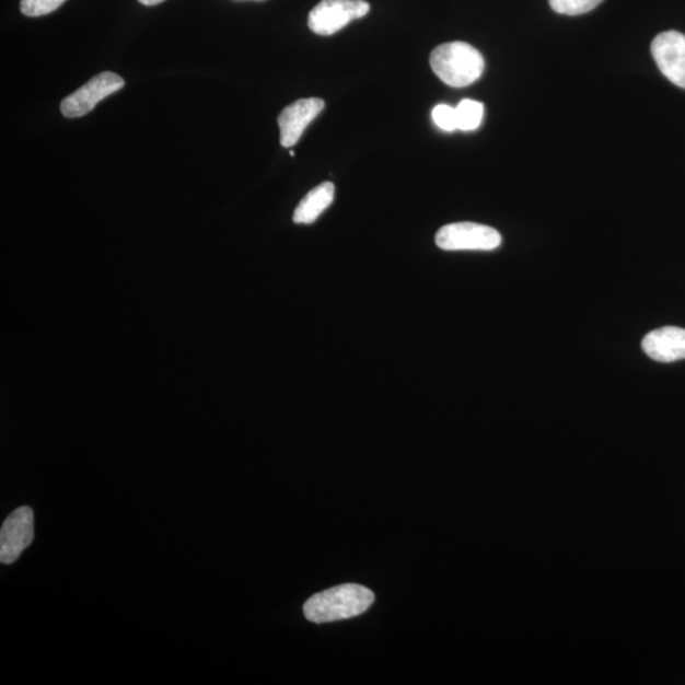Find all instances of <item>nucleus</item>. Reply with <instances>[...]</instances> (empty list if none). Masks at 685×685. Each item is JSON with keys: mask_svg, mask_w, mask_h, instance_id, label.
I'll list each match as a JSON object with an SVG mask.
<instances>
[{"mask_svg": "<svg viewBox=\"0 0 685 685\" xmlns=\"http://www.w3.org/2000/svg\"><path fill=\"white\" fill-rule=\"evenodd\" d=\"M324 106L325 103L321 98L300 100L287 106L278 116L281 146L283 148L297 146L306 127L322 113Z\"/></svg>", "mask_w": 685, "mask_h": 685, "instance_id": "nucleus-8", "label": "nucleus"}, {"mask_svg": "<svg viewBox=\"0 0 685 685\" xmlns=\"http://www.w3.org/2000/svg\"><path fill=\"white\" fill-rule=\"evenodd\" d=\"M642 349L651 360L658 362L685 360V329L665 326L652 330L643 338Z\"/></svg>", "mask_w": 685, "mask_h": 685, "instance_id": "nucleus-9", "label": "nucleus"}, {"mask_svg": "<svg viewBox=\"0 0 685 685\" xmlns=\"http://www.w3.org/2000/svg\"><path fill=\"white\" fill-rule=\"evenodd\" d=\"M34 511L30 507L15 509L0 530V561L10 565L32 544L35 537Z\"/></svg>", "mask_w": 685, "mask_h": 685, "instance_id": "nucleus-6", "label": "nucleus"}, {"mask_svg": "<svg viewBox=\"0 0 685 685\" xmlns=\"http://www.w3.org/2000/svg\"><path fill=\"white\" fill-rule=\"evenodd\" d=\"M125 81L121 77L105 71L91 79L90 82L79 88L77 92L68 95L61 102V114L68 118L83 117L91 113L102 100L123 90Z\"/></svg>", "mask_w": 685, "mask_h": 685, "instance_id": "nucleus-5", "label": "nucleus"}, {"mask_svg": "<svg viewBox=\"0 0 685 685\" xmlns=\"http://www.w3.org/2000/svg\"><path fill=\"white\" fill-rule=\"evenodd\" d=\"M651 54L661 73L685 90V35L676 31L663 32L652 42Z\"/></svg>", "mask_w": 685, "mask_h": 685, "instance_id": "nucleus-7", "label": "nucleus"}, {"mask_svg": "<svg viewBox=\"0 0 685 685\" xmlns=\"http://www.w3.org/2000/svg\"><path fill=\"white\" fill-rule=\"evenodd\" d=\"M432 118L434 124L443 131L452 132L458 130L456 108L448 105H438L432 111Z\"/></svg>", "mask_w": 685, "mask_h": 685, "instance_id": "nucleus-14", "label": "nucleus"}, {"mask_svg": "<svg viewBox=\"0 0 685 685\" xmlns=\"http://www.w3.org/2000/svg\"><path fill=\"white\" fill-rule=\"evenodd\" d=\"M429 62L443 83L455 88L475 83L485 69L483 55L474 46L458 42L437 46Z\"/></svg>", "mask_w": 685, "mask_h": 685, "instance_id": "nucleus-2", "label": "nucleus"}, {"mask_svg": "<svg viewBox=\"0 0 685 685\" xmlns=\"http://www.w3.org/2000/svg\"><path fill=\"white\" fill-rule=\"evenodd\" d=\"M457 129L461 131H474L483 123L484 105L473 100H464L456 107Z\"/></svg>", "mask_w": 685, "mask_h": 685, "instance_id": "nucleus-11", "label": "nucleus"}, {"mask_svg": "<svg viewBox=\"0 0 685 685\" xmlns=\"http://www.w3.org/2000/svg\"><path fill=\"white\" fill-rule=\"evenodd\" d=\"M369 12L370 4L364 0H322L309 14V28L316 35L330 36Z\"/></svg>", "mask_w": 685, "mask_h": 685, "instance_id": "nucleus-4", "label": "nucleus"}, {"mask_svg": "<svg viewBox=\"0 0 685 685\" xmlns=\"http://www.w3.org/2000/svg\"><path fill=\"white\" fill-rule=\"evenodd\" d=\"M548 2L556 13L579 15L593 11L603 0H548Z\"/></svg>", "mask_w": 685, "mask_h": 685, "instance_id": "nucleus-12", "label": "nucleus"}, {"mask_svg": "<svg viewBox=\"0 0 685 685\" xmlns=\"http://www.w3.org/2000/svg\"><path fill=\"white\" fill-rule=\"evenodd\" d=\"M334 185L332 182H324L321 186L310 190L302 198L293 213L294 224H313L321 214L328 209L334 201Z\"/></svg>", "mask_w": 685, "mask_h": 685, "instance_id": "nucleus-10", "label": "nucleus"}, {"mask_svg": "<svg viewBox=\"0 0 685 685\" xmlns=\"http://www.w3.org/2000/svg\"><path fill=\"white\" fill-rule=\"evenodd\" d=\"M139 2L143 5H156L164 2V0H139Z\"/></svg>", "mask_w": 685, "mask_h": 685, "instance_id": "nucleus-15", "label": "nucleus"}, {"mask_svg": "<svg viewBox=\"0 0 685 685\" xmlns=\"http://www.w3.org/2000/svg\"><path fill=\"white\" fill-rule=\"evenodd\" d=\"M67 0H21V12L27 18H42L57 11Z\"/></svg>", "mask_w": 685, "mask_h": 685, "instance_id": "nucleus-13", "label": "nucleus"}, {"mask_svg": "<svg viewBox=\"0 0 685 685\" xmlns=\"http://www.w3.org/2000/svg\"><path fill=\"white\" fill-rule=\"evenodd\" d=\"M373 602L374 594L369 588L342 584L313 595L304 605V615L314 624L336 623L361 616Z\"/></svg>", "mask_w": 685, "mask_h": 685, "instance_id": "nucleus-1", "label": "nucleus"}, {"mask_svg": "<svg viewBox=\"0 0 685 685\" xmlns=\"http://www.w3.org/2000/svg\"><path fill=\"white\" fill-rule=\"evenodd\" d=\"M438 248L456 251H494L501 244L499 231L475 222L445 225L436 235Z\"/></svg>", "mask_w": 685, "mask_h": 685, "instance_id": "nucleus-3", "label": "nucleus"}]
</instances>
